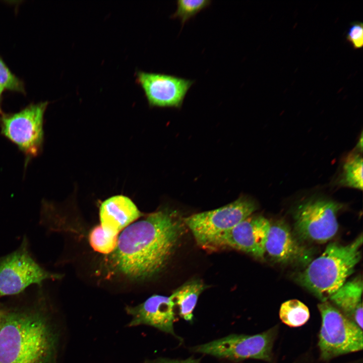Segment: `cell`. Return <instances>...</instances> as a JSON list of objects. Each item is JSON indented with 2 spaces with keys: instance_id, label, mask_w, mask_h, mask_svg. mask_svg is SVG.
Returning <instances> with one entry per match:
<instances>
[{
  "instance_id": "cell-1",
  "label": "cell",
  "mask_w": 363,
  "mask_h": 363,
  "mask_svg": "<svg viewBox=\"0 0 363 363\" xmlns=\"http://www.w3.org/2000/svg\"><path fill=\"white\" fill-rule=\"evenodd\" d=\"M183 230V223L169 210L150 213L125 228L115 249L103 257L97 271L108 280H149L164 267Z\"/></svg>"
},
{
  "instance_id": "cell-2",
  "label": "cell",
  "mask_w": 363,
  "mask_h": 363,
  "mask_svg": "<svg viewBox=\"0 0 363 363\" xmlns=\"http://www.w3.org/2000/svg\"><path fill=\"white\" fill-rule=\"evenodd\" d=\"M36 298L0 305V363H56L59 332L44 295Z\"/></svg>"
},
{
  "instance_id": "cell-3",
  "label": "cell",
  "mask_w": 363,
  "mask_h": 363,
  "mask_svg": "<svg viewBox=\"0 0 363 363\" xmlns=\"http://www.w3.org/2000/svg\"><path fill=\"white\" fill-rule=\"evenodd\" d=\"M360 234L351 243H330L297 277V281L322 301H326L345 282L361 259Z\"/></svg>"
},
{
  "instance_id": "cell-4",
  "label": "cell",
  "mask_w": 363,
  "mask_h": 363,
  "mask_svg": "<svg viewBox=\"0 0 363 363\" xmlns=\"http://www.w3.org/2000/svg\"><path fill=\"white\" fill-rule=\"evenodd\" d=\"M48 104L47 101L32 103L18 112L0 115L1 134L24 154L25 167L42 151Z\"/></svg>"
},
{
  "instance_id": "cell-5",
  "label": "cell",
  "mask_w": 363,
  "mask_h": 363,
  "mask_svg": "<svg viewBox=\"0 0 363 363\" xmlns=\"http://www.w3.org/2000/svg\"><path fill=\"white\" fill-rule=\"evenodd\" d=\"M322 323L318 345L322 359L361 350L362 330L329 301L318 305Z\"/></svg>"
},
{
  "instance_id": "cell-6",
  "label": "cell",
  "mask_w": 363,
  "mask_h": 363,
  "mask_svg": "<svg viewBox=\"0 0 363 363\" xmlns=\"http://www.w3.org/2000/svg\"><path fill=\"white\" fill-rule=\"evenodd\" d=\"M257 209L253 199L241 196L217 209L185 218L183 222L199 245L210 248L220 236L251 216Z\"/></svg>"
},
{
  "instance_id": "cell-7",
  "label": "cell",
  "mask_w": 363,
  "mask_h": 363,
  "mask_svg": "<svg viewBox=\"0 0 363 363\" xmlns=\"http://www.w3.org/2000/svg\"><path fill=\"white\" fill-rule=\"evenodd\" d=\"M49 272L33 257L24 238L15 251L0 257V297L18 294L32 285H41L48 280L62 278Z\"/></svg>"
},
{
  "instance_id": "cell-8",
  "label": "cell",
  "mask_w": 363,
  "mask_h": 363,
  "mask_svg": "<svg viewBox=\"0 0 363 363\" xmlns=\"http://www.w3.org/2000/svg\"><path fill=\"white\" fill-rule=\"evenodd\" d=\"M277 332V327H273L252 335L230 334L192 347L190 351L233 361L247 359L269 361Z\"/></svg>"
},
{
  "instance_id": "cell-9",
  "label": "cell",
  "mask_w": 363,
  "mask_h": 363,
  "mask_svg": "<svg viewBox=\"0 0 363 363\" xmlns=\"http://www.w3.org/2000/svg\"><path fill=\"white\" fill-rule=\"evenodd\" d=\"M342 205L322 198L310 199L296 208L294 230L303 240L324 243L332 238L338 230L337 214Z\"/></svg>"
},
{
  "instance_id": "cell-10",
  "label": "cell",
  "mask_w": 363,
  "mask_h": 363,
  "mask_svg": "<svg viewBox=\"0 0 363 363\" xmlns=\"http://www.w3.org/2000/svg\"><path fill=\"white\" fill-rule=\"evenodd\" d=\"M137 83L152 107L180 108L194 80L174 75L141 71L136 73Z\"/></svg>"
},
{
  "instance_id": "cell-11",
  "label": "cell",
  "mask_w": 363,
  "mask_h": 363,
  "mask_svg": "<svg viewBox=\"0 0 363 363\" xmlns=\"http://www.w3.org/2000/svg\"><path fill=\"white\" fill-rule=\"evenodd\" d=\"M270 226L261 215H251L220 236L211 247H228L263 258Z\"/></svg>"
},
{
  "instance_id": "cell-12",
  "label": "cell",
  "mask_w": 363,
  "mask_h": 363,
  "mask_svg": "<svg viewBox=\"0 0 363 363\" xmlns=\"http://www.w3.org/2000/svg\"><path fill=\"white\" fill-rule=\"evenodd\" d=\"M175 305L170 296L153 294L144 302L135 306L126 307L127 313L131 316L128 326L136 327L147 325L170 334L182 342L174 330L175 320Z\"/></svg>"
},
{
  "instance_id": "cell-13",
  "label": "cell",
  "mask_w": 363,
  "mask_h": 363,
  "mask_svg": "<svg viewBox=\"0 0 363 363\" xmlns=\"http://www.w3.org/2000/svg\"><path fill=\"white\" fill-rule=\"evenodd\" d=\"M265 253L274 261L283 264L303 262L310 255L309 250L283 220L270 223Z\"/></svg>"
},
{
  "instance_id": "cell-14",
  "label": "cell",
  "mask_w": 363,
  "mask_h": 363,
  "mask_svg": "<svg viewBox=\"0 0 363 363\" xmlns=\"http://www.w3.org/2000/svg\"><path fill=\"white\" fill-rule=\"evenodd\" d=\"M143 216L135 203L124 195L112 196L99 208L100 225L106 232L118 235L125 228Z\"/></svg>"
},
{
  "instance_id": "cell-15",
  "label": "cell",
  "mask_w": 363,
  "mask_h": 363,
  "mask_svg": "<svg viewBox=\"0 0 363 363\" xmlns=\"http://www.w3.org/2000/svg\"><path fill=\"white\" fill-rule=\"evenodd\" d=\"M206 288L201 280H193L178 287L170 296L175 307H178L179 316L185 321L193 322L198 298Z\"/></svg>"
},
{
  "instance_id": "cell-16",
  "label": "cell",
  "mask_w": 363,
  "mask_h": 363,
  "mask_svg": "<svg viewBox=\"0 0 363 363\" xmlns=\"http://www.w3.org/2000/svg\"><path fill=\"white\" fill-rule=\"evenodd\" d=\"M362 282L359 277L345 282L329 298L349 319L362 305Z\"/></svg>"
},
{
  "instance_id": "cell-17",
  "label": "cell",
  "mask_w": 363,
  "mask_h": 363,
  "mask_svg": "<svg viewBox=\"0 0 363 363\" xmlns=\"http://www.w3.org/2000/svg\"><path fill=\"white\" fill-rule=\"evenodd\" d=\"M362 162L359 153H352L347 157L339 180L340 185L362 190Z\"/></svg>"
},
{
  "instance_id": "cell-18",
  "label": "cell",
  "mask_w": 363,
  "mask_h": 363,
  "mask_svg": "<svg viewBox=\"0 0 363 363\" xmlns=\"http://www.w3.org/2000/svg\"><path fill=\"white\" fill-rule=\"evenodd\" d=\"M279 317L286 325L293 327L305 324L310 318L308 308L297 299H290L283 302L280 308Z\"/></svg>"
},
{
  "instance_id": "cell-19",
  "label": "cell",
  "mask_w": 363,
  "mask_h": 363,
  "mask_svg": "<svg viewBox=\"0 0 363 363\" xmlns=\"http://www.w3.org/2000/svg\"><path fill=\"white\" fill-rule=\"evenodd\" d=\"M118 237V235L106 232L100 225L94 227L88 235L89 242L93 250L105 255L115 249Z\"/></svg>"
},
{
  "instance_id": "cell-20",
  "label": "cell",
  "mask_w": 363,
  "mask_h": 363,
  "mask_svg": "<svg viewBox=\"0 0 363 363\" xmlns=\"http://www.w3.org/2000/svg\"><path fill=\"white\" fill-rule=\"evenodd\" d=\"M211 3L209 0H178L176 1V10L170 18H178L183 27L185 23L208 7Z\"/></svg>"
},
{
  "instance_id": "cell-21",
  "label": "cell",
  "mask_w": 363,
  "mask_h": 363,
  "mask_svg": "<svg viewBox=\"0 0 363 363\" xmlns=\"http://www.w3.org/2000/svg\"><path fill=\"white\" fill-rule=\"evenodd\" d=\"M0 86L4 89L25 93L23 82L11 72L1 57Z\"/></svg>"
},
{
  "instance_id": "cell-22",
  "label": "cell",
  "mask_w": 363,
  "mask_h": 363,
  "mask_svg": "<svg viewBox=\"0 0 363 363\" xmlns=\"http://www.w3.org/2000/svg\"><path fill=\"white\" fill-rule=\"evenodd\" d=\"M346 41L354 49H359L363 46V23L358 21L352 22L346 35Z\"/></svg>"
},
{
  "instance_id": "cell-23",
  "label": "cell",
  "mask_w": 363,
  "mask_h": 363,
  "mask_svg": "<svg viewBox=\"0 0 363 363\" xmlns=\"http://www.w3.org/2000/svg\"><path fill=\"white\" fill-rule=\"evenodd\" d=\"M144 363H200V359L193 357L185 359L159 357L154 359H147Z\"/></svg>"
},
{
  "instance_id": "cell-24",
  "label": "cell",
  "mask_w": 363,
  "mask_h": 363,
  "mask_svg": "<svg viewBox=\"0 0 363 363\" xmlns=\"http://www.w3.org/2000/svg\"><path fill=\"white\" fill-rule=\"evenodd\" d=\"M353 322L362 330V306L358 307L353 313L351 319Z\"/></svg>"
},
{
  "instance_id": "cell-25",
  "label": "cell",
  "mask_w": 363,
  "mask_h": 363,
  "mask_svg": "<svg viewBox=\"0 0 363 363\" xmlns=\"http://www.w3.org/2000/svg\"><path fill=\"white\" fill-rule=\"evenodd\" d=\"M4 88L0 86V115L3 113V111L1 108V102L2 98V94L4 91Z\"/></svg>"
},
{
  "instance_id": "cell-26",
  "label": "cell",
  "mask_w": 363,
  "mask_h": 363,
  "mask_svg": "<svg viewBox=\"0 0 363 363\" xmlns=\"http://www.w3.org/2000/svg\"><path fill=\"white\" fill-rule=\"evenodd\" d=\"M239 361H230V360H226V361L225 362H222L221 363H239Z\"/></svg>"
}]
</instances>
